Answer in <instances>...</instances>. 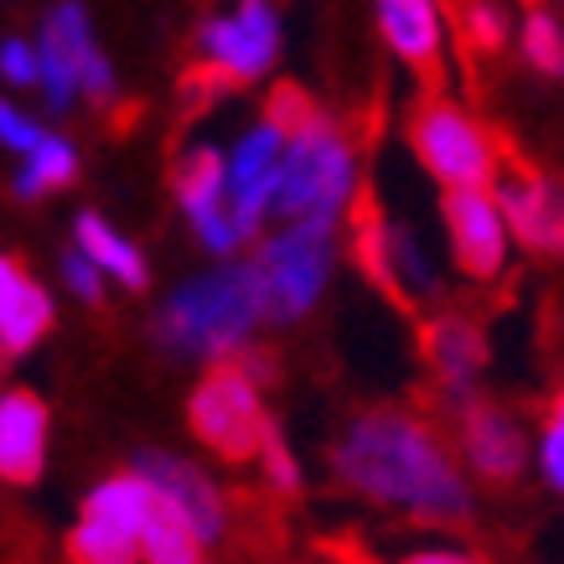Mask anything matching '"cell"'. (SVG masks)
Wrapping results in <instances>:
<instances>
[{
    "mask_svg": "<svg viewBox=\"0 0 564 564\" xmlns=\"http://www.w3.org/2000/svg\"><path fill=\"white\" fill-rule=\"evenodd\" d=\"M42 78H47L52 104H68L73 88H88L94 104L115 94V78L104 68L99 47L88 36V21L78 6H57V17L47 21V42H42Z\"/></svg>",
    "mask_w": 564,
    "mask_h": 564,
    "instance_id": "9",
    "label": "cell"
},
{
    "mask_svg": "<svg viewBox=\"0 0 564 564\" xmlns=\"http://www.w3.org/2000/svg\"><path fill=\"white\" fill-rule=\"evenodd\" d=\"M197 234H203L213 249H223V254H228L239 239H249V234H243V223H239V213H234V207H223V203L207 207L203 218H197Z\"/></svg>",
    "mask_w": 564,
    "mask_h": 564,
    "instance_id": "27",
    "label": "cell"
},
{
    "mask_svg": "<svg viewBox=\"0 0 564 564\" xmlns=\"http://www.w3.org/2000/svg\"><path fill=\"white\" fill-rule=\"evenodd\" d=\"M264 477H270V487L280 497L301 492V471H295L291 451H285V441H280V430H274V425H270V441H264Z\"/></svg>",
    "mask_w": 564,
    "mask_h": 564,
    "instance_id": "26",
    "label": "cell"
},
{
    "mask_svg": "<svg viewBox=\"0 0 564 564\" xmlns=\"http://www.w3.org/2000/svg\"><path fill=\"white\" fill-rule=\"evenodd\" d=\"M347 254L358 264V274L373 285L383 301H393V311L414 316L410 285H404V270H399V249H393V228L378 207V192L368 182H358L352 203H347Z\"/></svg>",
    "mask_w": 564,
    "mask_h": 564,
    "instance_id": "10",
    "label": "cell"
},
{
    "mask_svg": "<svg viewBox=\"0 0 564 564\" xmlns=\"http://www.w3.org/2000/svg\"><path fill=\"white\" fill-rule=\"evenodd\" d=\"M326 264H332V218H295V228L264 243L259 259H249L264 322L301 316L322 291Z\"/></svg>",
    "mask_w": 564,
    "mask_h": 564,
    "instance_id": "5",
    "label": "cell"
},
{
    "mask_svg": "<svg viewBox=\"0 0 564 564\" xmlns=\"http://www.w3.org/2000/svg\"><path fill=\"white\" fill-rule=\"evenodd\" d=\"M332 471L347 492L393 508L410 523L471 529V492L451 462V445L410 404H368L332 451Z\"/></svg>",
    "mask_w": 564,
    "mask_h": 564,
    "instance_id": "1",
    "label": "cell"
},
{
    "mask_svg": "<svg viewBox=\"0 0 564 564\" xmlns=\"http://www.w3.org/2000/svg\"><path fill=\"white\" fill-rule=\"evenodd\" d=\"M399 564H477V560L451 554V549H425V554H410V560H399Z\"/></svg>",
    "mask_w": 564,
    "mask_h": 564,
    "instance_id": "32",
    "label": "cell"
},
{
    "mask_svg": "<svg viewBox=\"0 0 564 564\" xmlns=\"http://www.w3.org/2000/svg\"><path fill=\"white\" fill-rule=\"evenodd\" d=\"M523 57L549 78H564V32L544 11H529V21H523Z\"/></svg>",
    "mask_w": 564,
    "mask_h": 564,
    "instance_id": "25",
    "label": "cell"
},
{
    "mask_svg": "<svg viewBox=\"0 0 564 564\" xmlns=\"http://www.w3.org/2000/svg\"><path fill=\"white\" fill-rule=\"evenodd\" d=\"M539 6H544V0H529V11H539Z\"/></svg>",
    "mask_w": 564,
    "mask_h": 564,
    "instance_id": "33",
    "label": "cell"
},
{
    "mask_svg": "<svg viewBox=\"0 0 564 564\" xmlns=\"http://www.w3.org/2000/svg\"><path fill=\"white\" fill-rule=\"evenodd\" d=\"M264 124L270 130H280V140H306L311 130H322V109H316V99H311L301 84H274L270 99H264Z\"/></svg>",
    "mask_w": 564,
    "mask_h": 564,
    "instance_id": "23",
    "label": "cell"
},
{
    "mask_svg": "<svg viewBox=\"0 0 564 564\" xmlns=\"http://www.w3.org/2000/svg\"><path fill=\"white\" fill-rule=\"evenodd\" d=\"M187 420H192V435H197L218 462L249 466L254 456H264L270 414L259 410L254 373H249L234 352H223V358L203 373V383L192 389Z\"/></svg>",
    "mask_w": 564,
    "mask_h": 564,
    "instance_id": "4",
    "label": "cell"
},
{
    "mask_svg": "<svg viewBox=\"0 0 564 564\" xmlns=\"http://www.w3.org/2000/svg\"><path fill=\"white\" fill-rule=\"evenodd\" d=\"M73 239H78V249H84L99 270L120 274L130 291H140V285H145V264H140V254L124 239H115V234H109V223H99L94 213H84V218L73 223Z\"/></svg>",
    "mask_w": 564,
    "mask_h": 564,
    "instance_id": "21",
    "label": "cell"
},
{
    "mask_svg": "<svg viewBox=\"0 0 564 564\" xmlns=\"http://www.w3.org/2000/svg\"><path fill=\"white\" fill-rule=\"evenodd\" d=\"M0 68H6V78H11V84H36V78H42V63H36L32 47H21V42H6V52H0Z\"/></svg>",
    "mask_w": 564,
    "mask_h": 564,
    "instance_id": "29",
    "label": "cell"
},
{
    "mask_svg": "<svg viewBox=\"0 0 564 564\" xmlns=\"http://www.w3.org/2000/svg\"><path fill=\"white\" fill-rule=\"evenodd\" d=\"M63 274H68V285H73L78 295H84V301H99V264H94V259H88L84 249L63 259Z\"/></svg>",
    "mask_w": 564,
    "mask_h": 564,
    "instance_id": "28",
    "label": "cell"
},
{
    "mask_svg": "<svg viewBox=\"0 0 564 564\" xmlns=\"http://www.w3.org/2000/svg\"><path fill=\"white\" fill-rule=\"evenodd\" d=\"M347 182H352V155H347V140L322 124L311 130L306 140H295L285 166H280V192H274V207L285 218H337V207L347 197Z\"/></svg>",
    "mask_w": 564,
    "mask_h": 564,
    "instance_id": "6",
    "label": "cell"
},
{
    "mask_svg": "<svg viewBox=\"0 0 564 564\" xmlns=\"http://www.w3.org/2000/svg\"><path fill=\"white\" fill-rule=\"evenodd\" d=\"M47 451V404L32 389H11L0 399V477L11 487H32L42 477Z\"/></svg>",
    "mask_w": 564,
    "mask_h": 564,
    "instance_id": "14",
    "label": "cell"
},
{
    "mask_svg": "<svg viewBox=\"0 0 564 564\" xmlns=\"http://www.w3.org/2000/svg\"><path fill=\"white\" fill-rule=\"evenodd\" d=\"M451 430H456V445H462V456L471 462L481 487L508 492L523 477V430L502 404L471 393V399H462L451 410Z\"/></svg>",
    "mask_w": 564,
    "mask_h": 564,
    "instance_id": "8",
    "label": "cell"
},
{
    "mask_svg": "<svg viewBox=\"0 0 564 564\" xmlns=\"http://www.w3.org/2000/svg\"><path fill=\"white\" fill-rule=\"evenodd\" d=\"M0 124H6V145H17V151H26V155H32L36 145L47 140V135H42V130H36L32 120H21L17 109H6V115H0Z\"/></svg>",
    "mask_w": 564,
    "mask_h": 564,
    "instance_id": "31",
    "label": "cell"
},
{
    "mask_svg": "<svg viewBox=\"0 0 564 564\" xmlns=\"http://www.w3.org/2000/svg\"><path fill=\"white\" fill-rule=\"evenodd\" d=\"M140 471L155 481V487H166V492L182 502L192 513V523L203 529V539L213 544V539H223V533L234 529V497H223L213 481L197 471V466H187V462H176V456H161V451H145L140 456Z\"/></svg>",
    "mask_w": 564,
    "mask_h": 564,
    "instance_id": "17",
    "label": "cell"
},
{
    "mask_svg": "<svg viewBox=\"0 0 564 564\" xmlns=\"http://www.w3.org/2000/svg\"><path fill=\"white\" fill-rule=\"evenodd\" d=\"M52 326V301L47 291L36 285L26 264L17 254L0 259V347H6V362H17L26 347H36Z\"/></svg>",
    "mask_w": 564,
    "mask_h": 564,
    "instance_id": "16",
    "label": "cell"
},
{
    "mask_svg": "<svg viewBox=\"0 0 564 564\" xmlns=\"http://www.w3.org/2000/svg\"><path fill=\"white\" fill-rule=\"evenodd\" d=\"M497 151L508 172L497 187V203L513 223V239L533 254H564V187H554L502 130H497Z\"/></svg>",
    "mask_w": 564,
    "mask_h": 564,
    "instance_id": "7",
    "label": "cell"
},
{
    "mask_svg": "<svg viewBox=\"0 0 564 564\" xmlns=\"http://www.w3.org/2000/svg\"><path fill=\"white\" fill-rule=\"evenodd\" d=\"M445 21L456 32V52H462V73L471 94H487V63L508 52V6L502 0H441Z\"/></svg>",
    "mask_w": 564,
    "mask_h": 564,
    "instance_id": "15",
    "label": "cell"
},
{
    "mask_svg": "<svg viewBox=\"0 0 564 564\" xmlns=\"http://www.w3.org/2000/svg\"><path fill=\"white\" fill-rule=\"evenodd\" d=\"M254 322H264L254 270L234 264V270L197 280V285L176 295L166 316H161V337L182 347V352H239L243 332Z\"/></svg>",
    "mask_w": 564,
    "mask_h": 564,
    "instance_id": "3",
    "label": "cell"
},
{
    "mask_svg": "<svg viewBox=\"0 0 564 564\" xmlns=\"http://www.w3.org/2000/svg\"><path fill=\"white\" fill-rule=\"evenodd\" d=\"M414 155L425 161V172L445 187H487L492 192L502 172V151H497V124H477L462 104H451L435 88H420L404 120Z\"/></svg>",
    "mask_w": 564,
    "mask_h": 564,
    "instance_id": "2",
    "label": "cell"
},
{
    "mask_svg": "<svg viewBox=\"0 0 564 564\" xmlns=\"http://www.w3.org/2000/svg\"><path fill=\"white\" fill-rule=\"evenodd\" d=\"M73 176H78L73 151L63 145V140L47 135L32 155H26V172L17 176V192H21V197H42V192H52V187H68Z\"/></svg>",
    "mask_w": 564,
    "mask_h": 564,
    "instance_id": "24",
    "label": "cell"
},
{
    "mask_svg": "<svg viewBox=\"0 0 564 564\" xmlns=\"http://www.w3.org/2000/svg\"><path fill=\"white\" fill-rule=\"evenodd\" d=\"M203 57H213L218 68H228L243 88L270 68L274 57V17L264 0H243V11L234 21H213L203 32Z\"/></svg>",
    "mask_w": 564,
    "mask_h": 564,
    "instance_id": "13",
    "label": "cell"
},
{
    "mask_svg": "<svg viewBox=\"0 0 564 564\" xmlns=\"http://www.w3.org/2000/svg\"><path fill=\"white\" fill-rule=\"evenodd\" d=\"M378 26L389 47L404 57L420 88L445 94V57H441V0H378Z\"/></svg>",
    "mask_w": 564,
    "mask_h": 564,
    "instance_id": "12",
    "label": "cell"
},
{
    "mask_svg": "<svg viewBox=\"0 0 564 564\" xmlns=\"http://www.w3.org/2000/svg\"><path fill=\"white\" fill-rule=\"evenodd\" d=\"M544 471L554 487H564V414H549V441H544Z\"/></svg>",
    "mask_w": 564,
    "mask_h": 564,
    "instance_id": "30",
    "label": "cell"
},
{
    "mask_svg": "<svg viewBox=\"0 0 564 564\" xmlns=\"http://www.w3.org/2000/svg\"><path fill=\"white\" fill-rule=\"evenodd\" d=\"M203 529L192 523V513L176 502L166 487L151 492V518H145V533H140V549H145V564H203Z\"/></svg>",
    "mask_w": 564,
    "mask_h": 564,
    "instance_id": "19",
    "label": "cell"
},
{
    "mask_svg": "<svg viewBox=\"0 0 564 564\" xmlns=\"http://www.w3.org/2000/svg\"><path fill=\"white\" fill-rule=\"evenodd\" d=\"M68 564H140V533L120 529V523H104V518H78V529L63 544Z\"/></svg>",
    "mask_w": 564,
    "mask_h": 564,
    "instance_id": "20",
    "label": "cell"
},
{
    "mask_svg": "<svg viewBox=\"0 0 564 564\" xmlns=\"http://www.w3.org/2000/svg\"><path fill=\"white\" fill-rule=\"evenodd\" d=\"M441 213L462 274L492 280L502 270V203L487 187H445Z\"/></svg>",
    "mask_w": 564,
    "mask_h": 564,
    "instance_id": "11",
    "label": "cell"
},
{
    "mask_svg": "<svg viewBox=\"0 0 564 564\" xmlns=\"http://www.w3.org/2000/svg\"><path fill=\"white\" fill-rule=\"evenodd\" d=\"M280 130H254V135L239 145V155H234V166H228V187H234V213H239L243 234H254L259 213L270 207V197L280 192Z\"/></svg>",
    "mask_w": 564,
    "mask_h": 564,
    "instance_id": "18",
    "label": "cell"
},
{
    "mask_svg": "<svg viewBox=\"0 0 564 564\" xmlns=\"http://www.w3.org/2000/svg\"><path fill=\"white\" fill-rule=\"evenodd\" d=\"M176 203L187 207L192 218H203L207 207L223 203V187H228V172H223V155L218 151H192L172 176Z\"/></svg>",
    "mask_w": 564,
    "mask_h": 564,
    "instance_id": "22",
    "label": "cell"
}]
</instances>
